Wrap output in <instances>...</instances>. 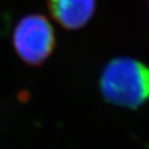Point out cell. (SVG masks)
<instances>
[{
	"label": "cell",
	"instance_id": "1",
	"mask_svg": "<svg viewBox=\"0 0 149 149\" xmlns=\"http://www.w3.org/2000/svg\"><path fill=\"white\" fill-rule=\"evenodd\" d=\"M101 90L109 103L128 109L139 108L149 98V69L132 58H116L104 70Z\"/></svg>",
	"mask_w": 149,
	"mask_h": 149
},
{
	"label": "cell",
	"instance_id": "3",
	"mask_svg": "<svg viewBox=\"0 0 149 149\" xmlns=\"http://www.w3.org/2000/svg\"><path fill=\"white\" fill-rule=\"evenodd\" d=\"M52 17L63 27L74 30L82 27L91 19L95 0H47Z\"/></svg>",
	"mask_w": 149,
	"mask_h": 149
},
{
	"label": "cell",
	"instance_id": "2",
	"mask_svg": "<svg viewBox=\"0 0 149 149\" xmlns=\"http://www.w3.org/2000/svg\"><path fill=\"white\" fill-rule=\"evenodd\" d=\"M13 45L15 52L24 63L40 66L54 49V31L43 15H26L15 26Z\"/></svg>",
	"mask_w": 149,
	"mask_h": 149
}]
</instances>
